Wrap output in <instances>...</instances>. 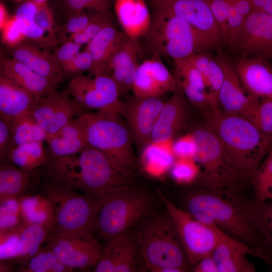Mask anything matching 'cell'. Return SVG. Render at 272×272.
I'll return each mask as SVG.
<instances>
[{
	"label": "cell",
	"instance_id": "obj_2",
	"mask_svg": "<svg viewBox=\"0 0 272 272\" xmlns=\"http://www.w3.org/2000/svg\"><path fill=\"white\" fill-rule=\"evenodd\" d=\"M42 172L53 183L94 197L130 184L132 175L118 169L89 145L74 154L50 160Z\"/></svg>",
	"mask_w": 272,
	"mask_h": 272
},
{
	"label": "cell",
	"instance_id": "obj_45",
	"mask_svg": "<svg viewBox=\"0 0 272 272\" xmlns=\"http://www.w3.org/2000/svg\"><path fill=\"white\" fill-rule=\"evenodd\" d=\"M66 13L92 10L99 12H110L113 0H59Z\"/></svg>",
	"mask_w": 272,
	"mask_h": 272
},
{
	"label": "cell",
	"instance_id": "obj_14",
	"mask_svg": "<svg viewBox=\"0 0 272 272\" xmlns=\"http://www.w3.org/2000/svg\"><path fill=\"white\" fill-rule=\"evenodd\" d=\"M152 11L180 18L213 41L218 46L223 40L206 0H146Z\"/></svg>",
	"mask_w": 272,
	"mask_h": 272
},
{
	"label": "cell",
	"instance_id": "obj_13",
	"mask_svg": "<svg viewBox=\"0 0 272 272\" xmlns=\"http://www.w3.org/2000/svg\"><path fill=\"white\" fill-rule=\"evenodd\" d=\"M44 247L71 271L94 266L99 260L103 245L95 237L51 232Z\"/></svg>",
	"mask_w": 272,
	"mask_h": 272
},
{
	"label": "cell",
	"instance_id": "obj_50",
	"mask_svg": "<svg viewBox=\"0 0 272 272\" xmlns=\"http://www.w3.org/2000/svg\"><path fill=\"white\" fill-rule=\"evenodd\" d=\"M89 12V14L85 11L67 13V20L61 31V37L65 34L71 36L83 30L92 18L91 13Z\"/></svg>",
	"mask_w": 272,
	"mask_h": 272
},
{
	"label": "cell",
	"instance_id": "obj_7",
	"mask_svg": "<svg viewBox=\"0 0 272 272\" xmlns=\"http://www.w3.org/2000/svg\"><path fill=\"white\" fill-rule=\"evenodd\" d=\"M35 193L44 196L52 207L54 225L51 232L95 237V220L102 197H92L65 187L43 174Z\"/></svg>",
	"mask_w": 272,
	"mask_h": 272
},
{
	"label": "cell",
	"instance_id": "obj_42",
	"mask_svg": "<svg viewBox=\"0 0 272 272\" xmlns=\"http://www.w3.org/2000/svg\"><path fill=\"white\" fill-rule=\"evenodd\" d=\"M170 172L176 183L188 185L197 180L200 169L193 159L176 158Z\"/></svg>",
	"mask_w": 272,
	"mask_h": 272
},
{
	"label": "cell",
	"instance_id": "obj_48",
	"mask_svg": "<svg viewBox=\"0 0 272 272\" xmlns=\"http://www.w3.org/2000/svg\"><path fill=\"white\" fill-rule=\"evenodd\" d=\"M93 68V59L90 53L85 49L80 52L68 63L62 67L64 75H77L83 72L90 73Z\"/></svg>",
	"mask_w": 272,
	"mask_h": 272
},
{
	"label": "cell",
	"instance_id": "obj_12",
	"mask_svg": "<svg viewBox=\"0 0 272 272\" xmlns=\"http://www.w3.org/2000/svg\"><path fill=\"white\" fill-rule=\"evenodd\" d=\"M225 42L240 56L261 57L272 62V15L252 12Z\"/></svg>",
	"mask_w": 272,
	"mask_h": 272
},
{
	"label": "cell",
	"instance_id": "obj_26",
	"mask_svg": "<svg viewBox=\"0 0 272 272\" xmlns=\"http://www.w3.org/2000/svg\"><path fill=\"white\" fill-rule=\"evenodd\" d=\"M1 75L26 89L36 99L44 96L58 86L13 57L1 58Z\"/></svg>",
	"mask_w": 272,
	"mask_h": 272
},
{
	"label": "cell",
	"instance_id": "obj_31",
	"mask_svg": "<svg viewBox=\"0 0 272 272\" xmlns=\"http://www.w3.org/2000/svg\"><path fill=\"white\" fill-rule=\"evenodd\" d=\"M122 35L112 22L106 25L87 44L86 49L90 53L93 59V68L89 73L95 74L107 72L106 63Z\"/></svg>",
	"mask_w": 272,
	"mask_h": 272
},
{
	"label": "cell",
	"instance_id": "obj_6",
	"mask_svg": "<svg viewBox=\"0 0 272 272\" xmlns=\"http://www.w3.org/2000/svg\"><path fill=\"white\" fill-rule=\"evenodd\" d=\"M153 195L130 184L114 189L100 198L94 236L103 245L131 231L152 210Z\"/></svg>",
	"mask_w": 272,
	"mask_h": 272
},
{
	"label": "cell",
	"instance_id": "obj_41",
	"mask_svg": "<svg viewBox=\"0 0 272 272\" xmlns=\"http://www.w3.org/2000/svg\"><path fill=\"white\" fill-rule=\"evenodd\" d=\"M91 21L82 31L70 36L67 41L78 44H87L108 24L112 22L110 12H99L92 10Z\"/></svg>",
	"mask_w": 272,
	"mask_h": 272
},
{
	"label": "cell",
	"instance_id": "obj_5",
	"mask_svg": "<svg viewBox=\"0 0 272 272\" xmlns=\"http://www.w3.org/2000/svg\"><path fill=\"white\" fill-rule=\"evenodd\" d=\"M151 15L150 27L140 42L150 57H170L174 62L218 47L180 18L158 11H152Z\"/></svg>",
	"mask_w": 272,
	"mask_h": 272
},
{
	"label": "cell",
	"instance_id": "obj_23",
	"mask_svg": "<svg viewBox=\"0 0 272 272\" xmlns=\"http://www.w3.org/2000/svg\"><path fill=\"white\" fill-rule=\"evenodd\" d=\"M115 15L123 32L140 40L147 32L152 15L146 0H113Z\"/></svg>",
	"mask_w": 272,
	"mask_h": 272
},
{
	"label": "cell",
	"instance_id": "obj_38",
	"mask_svg": "<svg viewBox=\"0 0 272 272\" xmlns=\"http://www.w3.org/2000/svg\"><path fill=\"white\" fill-rule=\"evenodd\" d=\"M248 215L250 222L262 238L272 257V199L250 201Z\"/></svg>",
	"mask_w": 272,
	"mask_h": 272
},
{
	"label": "cell",
	"instance_id": "obj_16",
	"mask_svg": "<svg viewBox=\"0 0 272 272\" xmlns=\"http://www.w3.org/2000/svg\"><path fill=\"white\" fill-rule=\"evenodd\" d=\"M143 54L139 40L130 38L122 31L120 40L106 65V71L116 84L120 96L132 90Z\"/></svg>",
	"mask_w": 272,
	"mask_h": 272
},
{
	"label": "cell",
	"instance_id": "obj_43",
	"mask_svg": "<svg viewBox=\"0 0 272 272\" xmlns=\"http://www.w3.org/2000/svg\"><path fill=\"white\" fill-rule=\"evenodd\" d=\"M0 231L17 229L24 223L19 198L0 203Z\"/></svg>",
	"mask_w": 272,
	"mask_h": 272
},
{
	"label": "cell",
	"instance_id": "obj_21",
	"mask_svg": "<svg viewBox=\"0 0 272 272\" xmlns=\"http://www.w3.org/2000/svg\"><path fill=\"white\" fill-rule=\"evenodd\" d=\"M42 168L27 171L8 162L0 163V203L34 193L42 177Z\"/></svg>",
	"mask_w": 272,
	"mask_h": 272
},
{
	"label": "cell",
	"instance_id": "obj_10",
	"mask_svg": "<svg viewBox=\"0 0 272 272\" xmlns=\"http://www.w3.org/2000/svg\"><path fill=\"white\" fill-rule=\"evenodd\" d=\"M158 194L175 225L191 268L213 252L223 232L195 219L186 210L175 206L160 190Z\"/></svg>",
	"mask_w": 272,
	"mask_h": 272
},
{
	"label": "cell",
	"instance_id": "obj_37",
	"mask_svg": "<svg viewBox=\"0 0 272 272\" xmlns=\"http://www.w3.org/2000/svg\"><path fill=\"white\" fill-rule=\"evenodd\" d=\"M51 233L44 226L24 223L20 229V250L14 262L22 263L34 256Z\"/></svg>",
	"mask_w": 272,
	"mask_h": 272
},
{
	"label": "cell",
	"instance_id": "obj_29",
	"mask_svg": "<svg viewBox=\"0 0 272 272\" xmlns=\"http://www.w3.org/2000/svg\"><path fill=\"white\" fill-rule=\"evenodd\" d=\"M45 142L50 160L77 153L88 145L78 117L48 137Z\"/></svg>",
	"mask_w": 272,
	"mask_h": 272
},
{
	"label": "cell",
	"instance_id": "obj_17",
	"mask_svg": "<svg viewBox=\"0 0 272 272\" xmlns=\"http://www.w3.org/2000/svg\"><path fill=\"white\" fill-rule=\"evenodd\" d=\"M215 58L221 66L224 79L218 97V107L224 112L247 118L258 99L248 95L235 71L233 62L222 53Z\"/></svg>",
	"mask_w": 272,
	"mask_h": 272
},
{
	"label": "cell",
	"instance_id": "obj_11",
	"mask_svg": "<svg viewBox=\"0 0 272 272\" xmlns=\"http://www.w3.org/2000/svg\"><path fill=\"white\" fill-rule=\"evenodd\" d=\"M66 92L84 110L122 114L124 102L114 81L107 72L77 75L70 79Z\"/></svg>",
	"mask_w": 272,
	"mask_h": 272
},
{
	"label": "cell",
	"instance_id": "obj_8",
	"mask_svg": "<svg viewBox=\"0 0 272 272\" xmlns=\"http://www.w3.org/2000/svg\"><path fill=\"white\" fill-rule=\"evenodd\" d=\"M119 116L110 112L85 111L78 118L88 145L103 154L118 169L132 174L135 158L131 138Z\"/></svg>",
	"mask_w": 272,
	"mask_h": 272
},
{
	"label": "cell",
	"instance_id": "obj_58",
	"mask_svg": "<svg viewBox=\"0 0 272 272\" xmlns=\"http://www.w3.org/2000/svg\"><path fill=\"white\" fill-rule=\"evenodd\" d=\"M16 1H21V0H16Z\"/></svg>",
	"mask_w": 272,
	"mask_h": 272
},
{
	"label": "cell",
	"instance_id": "obj_30",
	"mask_svg": "<svg viewBox=\"0 0 272 272\" xmlns=\"http://www.w3.org/2000/svg\"><path fill=\"white\" fill-rule=\"evenodd\" d=\"M173 139L151 141L143 150L141 162L144 171L150 176L158 178L170 171L175 160Z\"/></svg>",
	"mask_w": 272,
	"mask_h": 272
},
{
	"label": "cell",
	"instance_id": "obj_9",
	"mask_svg": "<svg viewBox=\"0 0 272 272\" xmlns=\"http://www.w3.org/2000/svg\"><path fill=\"white\" fill-rule=\"evenodd\" d=\"M191 133L196 145L193 159L200 167L197 180L201 187L237 190V183L243 179L228 164L223 145L216 134L206 125L196 127Z\"/></svg>",
	"mask_w": 272,
	"mask_h": 272
},
{
	"label": "cell",
	"instance_id": "obj_51",
	"mask_svg": "<svg viewBox=\"0 0 272 272\" xmlns=\"http://www.w3.org/2000/svg\"><path fill=\"white\" fill-rule=\"evenodd\" d=\"M173 150L175 158L193 159L196 145L192 134H186L174 141Z\"/></svg>",
	"mask_w": 272,
	"mask_h": 272
},
{
	"label": "cell",
	"instance_id": "obj_25",
	"mask_svg": "<svg viewBox=\"0 0 272 272\" xmlns=\"http://www.w3.org/2000/svg\"><path fill=\"white\" fill-rule=\"evenodd\" d=\"M212 254L219 272L256 271L254 265L247 258L248 254L252 255L250 248L223 232Z\"/></svg>",
	"mask_w": 272,
	"mask_h": 272
},
{
	"label": "cell",
	"instance_id": "obj_32",
	"mask_svg": "<svg viewBox=\"0 0 272 272\" xmlns=\"http://www.w3.org/2000/svg\"><path fill=\"white\" fill-rule=\"evenodd\" d=\"M188 59L204 79L211 107H218L219 94L224 79L221 66L209 51L196 53Z\"/></svg>",
	"mask_w": 272,
	"mask_h": 272
},
{
	"label": "cell",
	"instance_id": "obj_18",
	"mask_svg": "<svg viewBox=\"0 0 272 272\" xmlns=\"http://www.w3.org/2000/svg\"><path fill=\"white\" fill-rule=\"evenodd\" d=\"M166 101L161 97H140L133 95L124 102L122 115L126 118L140 147L151 141L152 131Z\"/></svg>",
	"mask_w": 272,
	"mask_h": 272
},
{
	"label": "cell",
	"instance_id": "obj_34",
	"mask_svg": "<svg viewBox=\"0 0 272 272\" xmlns=\"http://www.w3.org/2000/svg\"><path fill=\"white\" fill-rule=\"evenodd\" d=\"M18 198L24 223L40 225L51 232L54 225V219L48 200L38 193L25 194Z\"/></svg>",
	"mask_w": 272,
	"mask_h": 272
},
{
	"label": "cell",
	"instance_id": "obj_56",
	"mask_svg": "<svg viewBox=\"0 0 272 272\" xmlns=\"http://www.w3.org/2000/svg\"><path fill=\"white\" fill-rule=\"evenodd\" d=\"M10 17L9 16L6 7L2 2L0 3V29L5 26Z\"/></svg>",
	"mask_w": 272,
	"mask_h": 272
},
{
	"label": "cell",
	"instance_id": "obj_57",
	"mask_svg": "<svg viewBox=\"0 0 272 272\" xmlns=\"http://www.w3.org/2000/svg\"><path fill=\"white\" fill-rule=\"evenodd\" d=\"M30 1L35 3L36 4L38 5H41V4L46 3V2L47 0H30Z\"/></svg>",
	"mask_w": 272,
	"mask_h": 272
},
{
	"label": "cell",
	"instance_id": "obj_22",
	"mask_svg": "<svg viewBox=\"0 0 272 272\" xmlns=\"http://www.w3.org/2000/svg\"><path fill=\"white\" fill-rule=\"evenodd\" d=\"M12 57L19 60L40 76L58 85L65 76L53 54L29 43L22 42L10 47Z\"/></svg>",
	"mask_w": 272,
	"mask_h": 272
},
{
	"label": "cell",
	"instance_id": "obj_1",
	"mask_svg": "<svg viewBox=\"0 0 272 272\" xmlns=\"http://www.w3.org/2000/svg\"><path fill=\"white\" fill-rule=\"evenodd\" d=\"M249 202L236 190L201 187L188 193L184 200L185 210L193 218L245 244L253 256L269 263L272 257L250 220Z\"/></svg>",
	"mask_w": 272,
	"mask_h": 272
},
{
	"label": "cell",
	"instance_id": "obj_39",
	"mask_svg": "<svg viewBox=\"0 0 272 272\" xmlns=\"http://www.w3.org/2000/svg\"><path fill=\"white\" fill-rule=\"evenodd\" d=\"M255 191L254 199H272V147L250 179Z\"/></svg>",
	"mask_w": 272,
	"mask_h": 272
},
{
	"label": "cell",
	"instance_id": "obj_46",
	"mask_svg": "<svg viewBox=\"0 0 272 272\" xmlns=\"http://www.w3.org/2000/svg\"><path fill=\"white\" fill-rule=\"evenodd\" d=\"M221 33L223 42L229 35L228 18L230 4L228 0H206Z\"/></svg>",
	"mask_w": 272,
	"mask_h": 272
},
{
	"label": "cell",
	"instance_id": "obj_20",
	"mask_svg": "<svg viewBox=\"0 0 272 272\" xmlns=\"http://www.w3.org/2000/svg\"><path fill=\"white\" fill-rule=\"evenodd\" d=\"M233 64L248 95L258 100L272 99V65L268 59L240 56Z\"/></svg>",
	"mask_w": 272,
	"mask_h": 272
},
{
	"label": "cell",
	"instance_id": "obj_54",
	"mask_svg": "<svg viewBox=\"0 0 272 272\" xmlns=\"http://www.w3.org/2000/svg\"><path fill=\"white\" fill-rule=\"evenodd\" d=\"M190 270L193 272H219L212 253L201 258L190 268Z\"/></svg>",
	"mask_w": 272,
	"mask_h": 272
},
{
	"label": "cell",
	"instance_id": "obj_47",
	"mask_svg": "<svg viewBox=\"0 0 272 272\" xmlns=\"http://www.w3.org/2000/svg\"><path fill=\"white\" fill-rule=\"evenodd\" d=\"M1 30L3 42L10 47L20 44L26 39L22 28L15 16L9 18Z\"/></svg>",
	"mask_w": 272,
	"mask_h": 272
},
{
	"label": "cell",
	"instance_id": "obj_3",
	"mask_svg": "<svg viewBox=\"0 0 272 272\" xmlns=\"http://www.w3.org/2000/svg\"><path fill=\"white\" fill-rule=\"evenodd\" d=\"M205 112V125L221 142L228 164L242 179L250 181L272 147V135L245 117L226 113L218 107Z\"/></svg>",
	"mask_w": 272,
	"mask_h": 272
},
{
	"label": "cell",
	"instance_id": "obj_33",
	"mask_svg": "<svg viewBox=\"0 0 272 272\" xmlns=\"http://www.w3.org/2000/svg\"><path fill=\"white\" fill-rule=\"evenodd\" d=\"M50 161L47 150L43 142H32L12 149L5 162L14 165L21 169L33 171L41 168Z\"/></svg>",
	"mask_w": 272,
	"mask_h": 272
},
{
	"label": "cell",
	"instance_id": "obj_19",
	"mask_svg": "<svg viewBox=\"0 0 272 272\" xmlns=\"http://www.w3.org/2000/svg\"><path fill=\"white\" fill-rule=\"evenodd\" d=\"M176 79L161 57L154 55L141 62L137 70L132 90L140 97H162L178 88Z\"/></svg>",
	"mask_w": 272,
	"mask_h": 272
},
{
	"label": "cell",
	"instance_id": "obj_49",
	"mask_svg": "<svg viewBox=\"0 0 272 272\" xmlns=\"http://www.w3.org/2000/svg\"><path fill=\"white\" fill-rule=\"evenodd\" d=\"M38 25L53 40L57 42L56 30L52 11L46 4L38 5L35 16Z\"/></svg>",
	"mask_w": 272,
	"mask_h": 272
},
{
	"label": "cell",
	"instance_id": "obj_52",
	"mask_svg": "<svg viewBox=\"0 0 272 272\" xmlns=\"http://www.w3.org/2000/svg\"><path fill=\"white\" fill-rule=\"evenodd\" d=\"M81 46L68 40L56 48L53 55L61 69L80 52Z\"/></svg>",
	"mask_w": 272,
	"mask_h": 272
},
{
	"label": "cell",
	"instance_id": "obj_55",
	"mask_svg": "<svg viewBox=\"0 0 272 272\" xmlns=\"http://www.w3.org/2000/svg\"><path fill=\"white\" fill-rule=\"evenodd\" d=\"M252 12H259L272 15V0H252Z\"/></svg>",
	"mask_w": 272,
	"mask_h": 272
},
{
	"label": "cell",
	"instance_id": "obj_35",
	"mask_svg": "<svg viewBox=\"0 0 272 272\" xmlns=\"http://www.w3.org/2000/svg\"><path fill=\"white\" fill-rule=\"evenodd\" d=\"M38 4L29 1L22 4L14 15L25 34L26 39L35 46L42 48L51 47L56 44L36 23L35 16L38 8Z\"/></svg>",
	"mask_w": 272,
	"mask_h": 272
},
{
	"label": "cell",
	"instance_id": "obj_27",
	"mask_svg": "<svg viewBox=\"0 0 272 272\" xmlns=\"http://www.w3.org/2000/svg\"><path fill=\"white\" fill-rule=\"evenodd\" d=\"M174 77L186 99L206 110L211 108L208 90L200 72L187 59L174 62Z\"/></svg>",
	"mask_w": 272,
	"mask_h": 272
},
{
	"label": "cell",
	"instance_id": "obj_40",
	"mask_svg": "<svg viewBox=\"0 0 272 272\" xmlns=\"http://www.w3.org/2000/svg\"><path fill=\"white\" fill-rule=\"evenodd\" d=\"M18 270L25 272L71 271L57 258L51 250L44 246L42 247L34 256L21 263Z\"/></svg>",
	"mask_w": 272,
	"mask_h": 272
},
{
	"label": "cell",
	"instance_id": "obj_15",
	"mask_svg": "<svg viewBox=\"0 0 272 272\" xmlns=\"http://www.w3.org/2000/svg\"><path fill=\"white\" fill-rule=\"evenodd\" d=\"M30 111L46 131L47 138L85 111L66 91H59L57 89L36 99Z\"/></svg>",
	"mask_w": 272,
	"mask_h": 272
},
{
	"label": "cell",
	"instance_id": "obj_53",
	"mask_svg": "<svg viewBox=\"0 0 272 272\" xmlns=\"http://www.w3.org/2000/svg\"><path fill=\"white\" fill-rule=\"evenodd\" d=\"M10 124L0 119V162H5L11 149Z\"/></svg>",
	"mask_w": 272,
	"mask_h": 272
},
{
	"label": "cell",
	"instance_id": "obj_4",
	"mask_svg": "<svg viewBox=\"0 0 272 272\" xmlns=\"http://www.w3.org/2000/svg\"><path fill=\"white\" fill-rule=\"evenodd\" d=\"M134 233L145 269L152 272H183L190 269L175 225L166 211L152 210Z\"/></svg>",
	"mask_w": 272,
	"mask_h": 272
},
{
	"label": "cell",
	"instance_id": "obj_28",
	"mask_svg": "<svg viewBox=\"0 0 272 272\" xmlns=\"http://www.w3.org/2000/svg\"><path fill=\"white\" fill-rule=\"evenodd\" d=\"M36 100L26 89L0 75V119L10 124L17 117L30 111Z\"/></svg>",
	"mask_w": 272,
	"mask_h": 272
},
{
	"label": "cell",
	"instance_id": "obj_24",
	"mask_svg": "<svg viewBox=\"0 0 272 272\" xmlns=\"http://www.w3.org/2000/svg\"><path fill=\"white\" fill-rule=\"evenodd\" d=\"M185 99L181 89L178 87L171 98L166 102L158 116L152 131L151 141L173 139L184 125L188 115Z\"/></svg>",
	"mask_w": 272,
	"mask_h": 272
},
{
	"label": "cell",
	"instance_id": "obj_44",
	"mask_svg": "<svg viewBox=\"0 0 272 272\" xmlns=\"http://www.w3.org/2000/svg\"><path fill=\"white\" fill-rule=\"evenodd\" d=\"M246 118L263 133L272 135V99L258 100Z\"/></svg>",
	"mask_w": 272,
	"mask_h": 272
},
{
	"label": "cell",
	"instance_id": "obj_36",
	"mask_svg": "<svg viewBox=\"0 0 272 272\" xmlns=\"http://www.w3.org/2000/svg\"><path fill=\"white\" fill-rule=\"evenodd\" d=\"M10 150L16 146L29 142H44L47 138L46 131L35 120L30 111L15 118L10 123Z\"/></svg>",
	"mask_w": 272,
	"mask_h": 272
}]
</instances>
